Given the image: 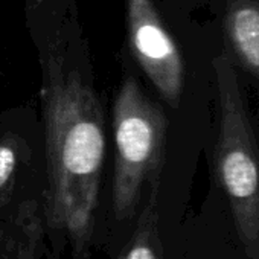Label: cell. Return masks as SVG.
Segmentation results:
<instances>
[{
    "label": "cell",
    "mask_w": 259,
    "mask_h": 259,
    "mask_svg": "<svg viewBox=\"0 0 259 259\" xmlns=\"http://www.w3.org/2000/svg\"><path fill=\"white\" fill-rule=\"evenodd\" d=\"M43 116L48 156V220L66 235L76 259L93 239L105 156L99 98L76 67L52 54L45 66Z\"/></svg>",
    "instance_id": "obj_1"
},
{
    "label": "cell",
    "mask_w": 259,
    "mask_h": 259,
    "mask_svg": "<svg viewBox=\"0 0 259 259\" xmlns=\"http://www.w3.org/2000/svg\"><path fill=\"white\" fill-rule=\"evenodd\" d=\"M213 67L220 98L215 172L247 256L259 259V145L232 60L223 54Z\"/></svg>",
    "instance_id": "obj_2"
},
{
    "label": "cell",
    "mask_w": 259,
    "mask_h": 259,
    "mask_svg": "<svg viewBox=\"0 0 259 259\" xmlns=\"http://www.w3.org/2000/svg\"><path fill=\"white\" fill-rule=\"evenodd\" d=\"M168 120L135 78H126L113 104L114 174L113 210L117 220L132 218L147 183L159 182L165 162Z\"/></svg>",
    "instance_id": "obj_3"
},
{
    "label": "cell",
    "mask_w": 259,
    "mask_h": 259,
    "mask_svg": "<svg viewBox=\"0 0 259 259\" xmlns=\"http://www.w3.org/2000/svg\"><path fill=\"white\" fill-rule=\"evenodd\" d=\"M128 37L132 51L162 98L180 104L185 67L176 41L165 29L151 0H128Z\"/></svg>",
    "instance_id": "obj_4"
},
{
    "label": "cell",
    "mask_w": 259,
    "mask_h": 259,
    "mask_svg": "<svg viewBox=\"0 0 259 259\" xmlns=\"http://www.w3.org/2000/svg\"><path fill=\"white\" fill-rule=\"evenodd\" d=\"M224 31L238 64L259 82V0H226Z\"/></svg>",
    "instance_id": "obj_5"
},
{
    "label": "cell",
    "mask_w": 259,
    "mask_h": 259,
    "mask_svg": "<svg viewBox=\"0 0 259 259\" xmlns=\"http://www.w3.org/2000/svg\"><path fill=\"white\" fill-rule=\"evenodd\" d=\"M159 182L151 185L150 200L147 201L138 226L120 250L117 259H163V245L159 229Z\"/></svg>",
    "instance_id": "obj_6"
},
{
    "label": "cell",
    "mask_w": 259,
    "mask_h": 259,
    "mask_svg": "<svg viewBox=\"0 0 259 259\" xmlns=\"http://www.w3.org/2000/svg\"><path fill=\"white\" fill-rule=\"evenodd\" d=\"M22 162V144L16 136L0 139V206L10 197Z\"/></svg>",
    "instance_id": "obj_7"
}]
</instances>
